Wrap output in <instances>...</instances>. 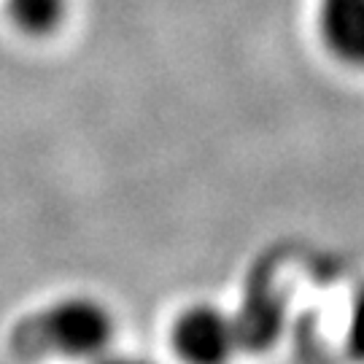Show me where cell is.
<instances>
[{"label":"cell","instance_id":"1","mask_svg":"<svg viewBox=\"0 0 364 364\" xmlns=\"http://www.w3.org/2000/svg\"><path fill=\"white\" fill-rule=\"evenodd\" d=\"M114 340V316L95 297H63L27 313L9 332L19 362H92Z\"/></svg>","mask_w":364,"mask_h":364},{"label":"cell","instance_id":"2","mask_svg":"<svg viewBox=\"0 0 364 364\" xmlns=\"http://www.w3.org/2000/svg\"><path fill=\"white\" fill-rule=\"evenodd\" d=\"M170 343L183 364H227L240 346L235 316L216 305H192L178 313Z\"/></svg>","mask_w":364,"mask_h":364},{"label":"cell","instance_id":"3","mask_svg":"<svg viewBox=\"0 0 364 364\" xmlns=\"http://www.w3.org/2000/svg\"><path fill=\"white\" fill-rule=\"evenodd\" d=\"M318 33L338 63L364 70V0H318Z\"/></svg>","mask_w":364,"mask_h":364},{"label":"cell","instance_id":"4","mask_svg":"<svg viewBox=\"0 0 364 364\" xmlns=\"http://www.w3.org/2000/svg\"><path fill=\"white\" fill-rule=\"evenodd\" d=\"M9 19L30 38H46L65 22L68 0H6Z\"/></svg>","mask_w":364,"mask_h":364},{"label":"cell","instance_id":"5","mask_svg":"<svg viewBox=\"0 0 364 364\" xmlns=\"http://www.w3.org/2000/svg\"><path fill=\"white\" fill-rule=\"evenodd\" d=\"M351 346L359 356H364V291H359L351 313Z\"/></svg>","mask_w":364,"mask_h":364},{"label":"cell","instance_id":"6","mask_svg":"<svg viewBox=\"0 0 364 364\" xmlns=\"http://www.w3.org/2000/svg\"><path fill=\"white\" fill-rule=\"evenodd\" d=\"M92 364H154L149 359H141V356H111V353H100L97 359H92Z\"/></svg>","mask_w":364,"mask_h":364}]
</instances>
